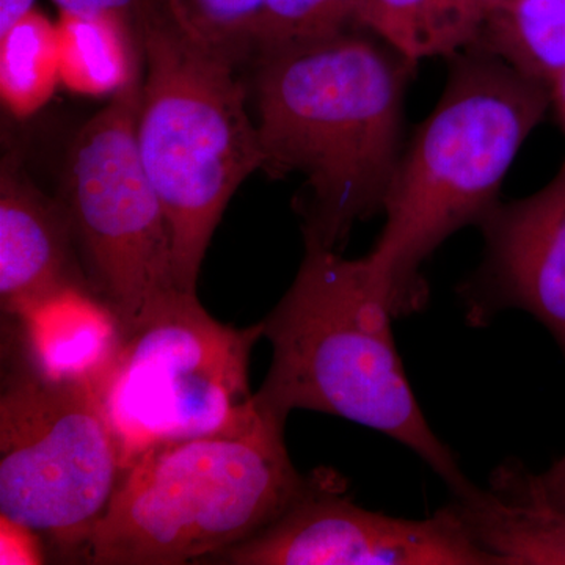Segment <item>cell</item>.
Segmentation results:
<instances>
[{
	"label": "cell",
	"mask_w": 565,
	"mask_h": 565,
	"mask_svg": "<svg viewBox=\"0 0 565 565\" xmlns=\"http://www.w3.org/2000/svg\"><path fill=\"white\" fill-rule=\"evenodd\" d=\"M501 2H505V0H497V6H500Z\"/></svg>",
	"instance_id": "cell-25"
},
{
	"label": "cell",
	"mask_w": 565,
	"mask_h": 565,
	"mask_svg": "<svg viewBox=\"0 0 565 565\" xmlns=\"http://www.w3.org/2000/svg\"><path fill=\"white\" fill-rule=\"evenodd\" d=\"M61 202L41 191L17 156L0 169V305L17 318L66 286H90Z\"/></svg>",
	"instance_id": "cell-11"
},
{
	"label": "cell",
	"mask_w": 565,
	"mask_h": 565,
	"mask_svg": "<svg viewBox=\"0 0 565 565\" xmlns=\"http://www.w3.org/2000/svg\"><path fill=\"white\" fill-rule=\"evenodd\" d=\"M253 61L262 170L303 178L305 245L338 252L356 223L384 211L416 63L353 31Z\"/></svg>",
	"instance_id": "cell-1"
},
{
	"label": "cell",
	"mask_w": 565,
	"mask_h": 565,
	"mask_svg": "<svg viewBox=\"0 0 565 565\" xmlns=\"http://www.w3.org/2000/svg\"><path fill=\"white\" fill-rule=\"evenodd\" d=\"M484 262L463 289L468 321L498 311L533 315L565 356V159L541 191L498 203L479 225Z\"/></svg>",
	"instance_id": "cell-10"
},
{
	"label": "cell",
	"mask_w": 565,
	"mask_h": 565,
	"mask_svg": "<svg viewBox=\"0 0 565 565\" xmlns=\"http://www.w3.org/2000/svg\"><path fill=\"white\" fill-rule=\"evenodd\" d=\"M61 84L57 24L39 10L0 35V98L18 120L51 102Z\"/></svg>",
	"instance_id": "cell-17"
},
{
	"label": "cell",
	"mask_w": 565,
	"mask_h": 565,
	"mask_svg": "<svg viewBox=\"0 0 565 565\" xmlns=\"http://www.w3.org/2000/svg\"><path fill=\"white\" fill-rule=\"evenodd\" d=\"M140 88L141 77L84 122L63 173L85 275L125 330L178 288L169 223L137 145Z\"/></svg>",
	"instance_id": "cell-8"
},
{
	"label": "cell",
	"mask_w": 565,
	"mask_h": 565,
	"mask_svg": "<svg viewBox=\"0 0 565 565\" xmlns=\"http://www.w3.org/2000/svg\"><path fill=\"white\" fill-rule=\"evenodd\" d=\"M43 537L32 527L0 515V564H43Z\"/></svg>",
	"instance_id": "cell-20"
},
{
	"label": "cell",
	"mask_w": 565,
	"mask_h": 565,
	"mask_svg": "<svg viewBox=\"0 0 565 565\" xmlns=\"http://www.w3.org/2000/svg\"><path fill=\"white\" fill-rule=\"evenodd\" d=\"M362 0H264L253 55L329 39L356 25Z\"/></svg>",
	"instance_id": "cell-19"
},
{
	"label": "cell",
	"mask_w": 565,
	"mask_h": 565,
	"mask_svg": "<svg viewBox=\"0 0 565 565\" xmlns=\"http://www.w3.org/2000/svg\"><path fill=\"white\" fill-rule=\"evenodd\" d=\"M310 481L294 468L285 423L156 446L121 475L77 561L207 563L280 519Z\"/></svg>",
	"instance_id": "cell-4"
},
{
	"label": "cell",
	"mask_w": 565,
	"mask_h": 565,
	"mask_svg": "<svg viewBox=\"0 0 565 565\" xmlns=\"http://www.w3.org/2000/svg\"><path fill=\"white\" fill-rule=\"evenodd\" d=\"M35 0H0V35L31 13Z\"/></svg>",
	"instance_id": "cell-23"
},
{
	"label": "cell",
	"mask_w": 565,
	"mask_h": 565,
	"mask_svg": "<svg viewBox=\"0 0 565 565\" xmlns=\"http://www.w3.org/2000/svg\"><path fill=\"white\" fill-rule=\"evenodd\" d=\"M451 62L440 99L404 147L366 255L396 318L424 308V263L500 203L512 163L552 106L548 87L482 47Z\"/></svg>",
	"instance_id": "cell-2"
},
{
	"label": "cell",
	"mask_w": 565,
	"mask_h": 565,
	"mask_svg": "<svg viewBox=\"0 0 565 565\" xmlns=\"http://www.w3.org/2000/svg\"><path fill=\"white\" fill-rule=\"evenodd\" d=\"M196 46L239 66L253 55V31L264 0H145Z\"/></svg>",
	"instance_id": "cell-18"
},
{
	"label": "cell",
	"mask_w": 565,
	"mask_h": 565,
	"mask_svg": "<svg viewBox=\"0 0 565 565\" xmlns=\"http://www.w3.org/2000/svg\"><path fill=\"white\" fill-rule=\"evenodd\" d=\"M388 291L363 258L307 245L291 288L263 321L273 363L256 393L264 415L322 412L399 441L451 487L470 484L427 424L394 343Z\"/></svg>",
	"instance_id": "cell-3"
},
{
	"label": "cell",
	"mask_w": 565,
	"mask_h": 565,
	"mask_svg": "<svg viewBox=\"0 0 565 565\" xmlns=\"http://www.w3.org/2000/svg\"><path fill=\"white\" fill-rule=\"evenodd\" d=\"M57 24L61 84L88 98L118 95L141 77L139 32L115 17L61 14Z\"/></svg>",
	"instance_id": "cell-15"
},
{
	"label": "cell",
	"mask_w": 565,
	"mask_h": 565,
	"mask_svg": "<svg viewBox=\"0 0 565 565\" xmlns=\"http://www.w3.org/2000/svg\"><path fill=\"white\" fill-rule=\"evenodd\" d=\"M9 359L0 392V515L76 561L120 482V451L95 388L50 381L17 345Z\"/></svg>",
	"instance_id": "cell-7"
},
{
	"label": "cell",
	"mask_w": 565,
	"mask_h": 565,
	"mask_svg": "<svg viewBox=\"0 0 565 565\" xmlns=\"http://www.w3.org/2000/svg\"><path fill=\"white\" fill-rule=\"evenodd\" d=\"M259 338L263 321L247 329L222 323L196 292L173 288L152 302L125 330L117 360L96 390L122 473L156 446L247 433L262 422L250 388Z\"/></svg>",
	"instance_id": "cell-6"
},
{
	"label": "cell",
	"mask_w": 565,
	"mask_h": 565,
	"mask_svg": "<svg viewBox=\"0 0 565 565\" xmlns=\"http://www.w3.org/2000/svg\"><path fill=\"white\" fill-rule=\"evenodd\" d=\"M137 145L172 239L173 277L196 292L200 270L230 200L263 169L258 128L233 62L174 31L147 2Z\"/></svg>",
	"instance_id": "cell-5"
},
{
	"label": "cell",
	"mask_w": 565,
	"mask_h": 565,
	"mask_svg": "<svg viewBox=\"0 0 565 565\" xmlns=\"http://www.w3.org/2000/svg\"><path fill=\"white\" fill-rule=\"evenodd\" d=\"M473 46L492 52L527 79L550 87L565 70V0H505Z\"/></svg>",
	"instance_id": "cell-16"
},
{
	"label": "cell",
	"mask_w": 565,
	"mask_h": 565,
	"mask_svg": "<svg viewBox=\"0 0 565 565\" xmlns=\"http://www.w3.org/2000/svg\"><path fill=\"white\" fill-rule=\"evenodd\" d=\"M452 493L449 505L494 565H565V509L525 465L508 460L489 489L470 482Z\"/></svg>",
	"instance_id": "cell-12"
},
{
	"label": "cell",
	"mask_w": 565,
	"mask_h": 565,
	"mask_svg": "<svg viewBox=\"0 0 565 565\" xmlns=\"http://www.w3.org/2000/svg\"><path fill=\"white\" fill-rule=\"evenodd\" d=\"M541 479L546 493H548L561 508L565 509V452L559 460H556V462L550 467L548 471L541 475Z\"/></svg>",
	"instance_id": "cell-22"
},
{
	"label": "cell",
	"mask_w": 565,
	"mask_h": 565,
	"mask_svg": "<svg viewBox=\"0 0 565 565\" xmlns=\"http://www.w3.org/2000/svg\"><path fill=\"white\" fill-rule=\"evenodd\" d=\"M61 14L77 17H115L137 29L143 0H52Z\"/></svg>",
	"instance_id": "cell-21"
},
{
	"label": "cell",
	"mask_w": 565,
	"mask_h": 565,
	"mask_svg": "<svg viewBox=\"0 0 565 565\" xmlns=\"http://www.w3.org/2000/svg\"><path fill=\"white\" fill-rule=\"evenodd\" d=\"M334 473H315L291 508L207 563L233 565H494L451 505L430 519L367 511Z\"/></svg>",
	"instance_id": "cell-9"
},
{
	"label": "cell",
	"mask_w": 565,
	"mask_h": 565,
	"mask_svg": "<svg viewBox=\"0 0 565 565\" xmlns=\"http://www.w3.org/2000/svg\"><path fill=\"white\" fill-rule=\"evenodd\" d=\"M550 96H552V106H555L557 118L565 132V70L557 74L556 79L550 84Z\"/></svg>",
	"instance_id": "cell-24"
},
{
	"label": "cell",
	"mask_w": 565,
	"mask_h": 565,
	"mask_svg": "<svg viewBox=\"0 0 565 565\" xmlns=\"http://www.w3.org/2000/svg\"><path fill=\"white\" fill-rule=\"evenodd\" d=\"M13 344L33 370L61 384L98 390L125 338V327L92 286L52 292L11 318Z\"/></svg>",
	"instance_id": "cell-13"
},
{
	"label": "cell",
	"mask_w": 565,
	"mask_h": 565,
	"mask_svg": "<svg viewBox=\"0 0 565 565\" xmlns=\"http://www.w3.org/2000/svg\"><path fill=\"white\" fill-rule=\"evenodd\" d=\"M497 0H362L356 25L416 63L473 46Z\"/></svg>",
	"instance_id": "cell-14"
}]
</instances>
